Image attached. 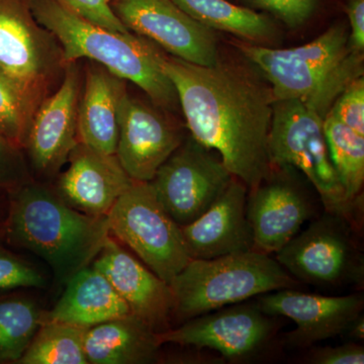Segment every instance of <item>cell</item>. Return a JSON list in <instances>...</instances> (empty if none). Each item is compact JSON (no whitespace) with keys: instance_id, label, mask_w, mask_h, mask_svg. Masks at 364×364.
<instances>
[{"instance_id":"6da1fadb","label":"cell","mask_w":364,"mask_h":364,"mask_svg":"<svg viewBox=\"0 0 364 364\" xmlns=\"http://www.w3.org/2000/svg\"><path fill=\"white\" fill-rule=\"evenodd\" d=\"M161 67L176 87L191 136L219 153L248 188L267 178L272 168L268 135L275 100L260 71L247 59L219 56L214 65L202 66L166 52Z\"/></svg>"},{"instance_id":"7a4b0ae2","label":"cell","mask_w":364,"mask_h":364,"mask_svg":"<svg viewBox=\"0 0 364 364\" xmlns=\"http://www.w3.org/2000/svg\"><path fill=\"white\" fill-rule=\"evenodd\" d=\"M109 235L107 215L75 210L44 184L31 181L14 191L7 241L45 260L60 284L90 267Z\"/></svg>"},{"instance_id":"3957f363","label":"cell","mask_w":364,"mask_h":364,"mask_svg":"<svg viewBox=\"0 0 364 364\" xmlns=\"http://www.w3.org/2000/svg\"><path fill=\"white\" fill-rule=\"evenodd\" d=\"M30 6L38 23L58 41L66 65L81 59L95 62L138 85L163 111H179L176 87L161 67L165 52L156 44L136 33L95 25L58 0H30Z\"/></svg>"},{"instance_id":"277c9868","label":"cell","mask_w":364,"mask_h":364,"mask_svg":"<svg viewBox=\"0 0 364 364\" xmlns=\"http://www.w3.org/2000/svg\"><path fill=\"white\" fill-rule=\"evenodd\" d=\"M233 45L272 86L274 100H299L325 119L349 83L363 76V52L349 45L348 28L337 23L317 39L289 49Z\"/></svg>"},{"instance_id":"5b68a950","label":"cell","mask_w":364,"mask_h":364,"mask_svg":"<svg viewBox=\"0 0 364 364\" xmlns=\"http://www.w3.org/2000/svg\"><path fill=\"white\" fill-rule=\"evenodd\" d=\"M299 286V282L275 258L257 250L191 259L169 282L173 317L182 322L261 294Z\"/></svg>"},{"instance_id":"8992f818","label":"cell","mask_w":364,"mask_h":364,"mask_svg":"<svg viewBox=\"0 0 364 364\" xmlns=\"http://www.w3.org/2000/svg\"><path fill=\"white\" fill-rule=\"evenodd\" d=\"M272 167H291L305 176L326 212L353 219L349 202L333 166L324 133V119L299 100H275L268 135Z\"/></svg>"},{"instance_id":"52a82bcc","label":"cell","mask_w":364,"mask_h":364,"mask_svg":"<svg viewBox=\"0 0 364 364\" xmlns=\"http://www.w3.org/2000/svg\"><path fill=\"white\" fill-rule=\"evenodd\" d=\"M65 69L61 46L36 20L30 0H0V72L33 117L61 85Z\"/></svg>"},{"instance_id":"ba28073f","label":"cell","mask_w":364,"mask_h":364,"mask_svg":"<svg viewBox=\"0 0 364 364\" xmlns=\"http://www.w3.org/2000/svg\"><path fill=\"white\" fill-rule=\"evenodd\" d=\"M107 220L111 234L168 284L191 260L181 227L162 207L150 182H134Z\"/></svg>"},{"instance_id":"9c48e42d","label":"cell","mask_w":364,"mask_h":364,"mask_svg":"<svg viewBox=\"0 0 364 364\" xmlns=\"http://www.w3.org/2000/svg\"><path fill=\"white\" fill-rule=\"evenodd\" d=\"M233 177L219 153L191 136L163 163L150 183L164 210L183 227L207 212Z\"/></svg>"},{"instance_id":"30bf717a","label":"cell","mask_w":364,"mask_h":364,"mask_svg":"<svg viewBox=\"0 0 364 364\" xmlns=\"http://www.w3.org/2000/svg\"><path fill=\"white\" fill-rule=\"evenodd\" d=\"M343 217L326 212L287 242L275 259L294 279L337 287L363 279V261Z\"/></svg>"},{"instance_id":"8fae6325","label":"cell","mask_w":364,"mask_h":364,"mask_svg":"<svg viewBox=\"0 0 364 364\" xmlns=\"http://www.w3.org/2000/svg\"><path fill=\"white\" fill-rule=\"evenodd\" d=\"M117 18L171 56L202 66L219 58L215 31L193 20L173 0H111Z\"/></svg>"},{"instance_id":"7c38bea8","label":"cell","mask_w":364,"mask_h":364,"mask_svg":"<svg viewBox=\"0 0 364 364\" xmlns=\"http://www.w3.org/2000/svg\"><path fill=\"white\" fill-rule=\"evenodd\" d=\"M274 316L260 310L257 301L224 306L189 318L176 329L158 333L161 344L208 348L231 359L249 358L272 340L277 330Z\"/></svg>"},{"instance_id":"4fadbf2b","label":"cell","mask_w":364,"mask_h":364,"mask_svg":"<svg viewBox=\"0 0 364 364\" xmlns=\"http://www.w3.org/2000/svg\"><path fill=\"white\" fill-rule=\"evenodd\" d=\"M254 250L270 254L301 231L317 213L310 193L289 176V167H272L267 178L251 188L246 205Z\"/></svg>"},{"instance_id":"5bb4252c","label":"cell","mask_w":364,"mask_h":364,"mask_svg":"<svg viewBox=\"0 0 364 364\" xmlns=\"http://www.w3.org/2000/svg\"><path fill=\"white\" fill-rule=\"evenodd\" d=\"M166 112L128 92L122 100L116 155L133 181H152L184 141L181 127Z\"/></svg>"},{"instance_id":"9a60e30c","label":"cell","mask_w":364,"mask_h":364,"mask_svg":"<svg viewBox=\"0 0 364 364\" xmlns=\"http://www.w3.org/2000/svg\"><path fill=\"white\" fill-rule=\"evenodd\" d=\"M82 85L78 61L67 64L61 85L33 117L25 150L33 168L41 176H56L80 143L78 109Z\"/></svg>"},{"instance_id":"2e32d148","label":"cell","mask_w":364,"mask_h":364,"mask_svg":"<svg viewBox=\"0 0 364 364\" xmlns=\"http://www.w3.org/2000/svg\"><path fill=\"white\" fill-rule=\"evenodd\" d=\"M260 310L274 317H287L296 328L287 334V345L306 348L318 342L346 333L363 314V294L328 296L306 294L294 289H280L257 296Z\"/></svg>"},{"instance_id":"e0dca14e","label":"cell","mask_w":364,"mask_h":364,"mask_svg":"<svg viewBox=\"0 0 364 364\" xmlns=\"http://www.w3.org/2000/svg\"><path fill=\"white\" fill-rule=\"evenodd\" d=\"M91 267L107 277L131 313L155 332L169 329L173 317V294L169 284L136 260L112 238Z\"/></svg>"},{"instance_id":"ac0fdd59","label":"cell","mask_w":364,"mask_h":364,"mask_svg":"<svg viewBox=\"0 0 364 364\" xmlns=\"http://www.w3.org/2000/svg\"><path fill=\"white\" fill-rule=\"evenodd\" d=\"M247 198V186L233 177L207 212L181 227L191 259H213L254 250L252 229L246 213Z\"/></svg>"},{"instance_id":"d6986e66","label":"cell","mask_w":364,"mask_h":364,"mask_svg":"<svg viewBox=\"0 0 364 364\" xmlns=\"http://www.w3.org/2000/svg\"><path fill=\"white\" fill-rule=\"evenodd\" d=\"M68 162V169L60 176L57 193L85 214L109 215L135 182L117 155L98 152L82 143L72 150Z\"/></svg>"},{"instance_id":"ffe728a7","label":"cell","mask_w":364,"mask_h":364,"mask_svg":"<svg viewBox=\"0 0 364 364\" xmlns=\"http://www.w3.org/2000/svg\"><path fill=\"white\" fill-rule=\"evenodd\" d=\"M127 92L126 80L95 62L86 63L78 109L79 142L116 155L119 105Z\"/></svg>"},{"instance_id":"44dd1931","label":"cell","mask_w":364,"mask_h":364,"mask_svg":"<svg viewBox=\"0 0 364 364\" xmlns=\"http://www.w3.org/2000/svg\"><path fill=\"white\" fill-rule=\"evenodd\" d=\"M126 301L95 267L83 268L66 282V289L51 311H43L42 323H66L88 329L130 315Z\"/></svg>"},{"instance_id":"7402d4cb","label":"cell","mask_w":364,"mask_h":364,"mask_svg":"<svg viewBox=\"0 0 364 364\" xmlns=\"http://www.w3.org/2000/svg\"><path fill=\"white\" fill-rule=\"evenodd\" d=\"M158 333L133 314L85 329V352L91 364H144L156 359Z\"/></svg>"},{"instance_id":"603a6c76","label":"cell","mask_w":364,"mask_h":364,"mask_svg":"<svg viewBox=\"0 0 364 364\" xmlns=\"http://www.w3.org/2000/svg\"><path fill=\"white\" fill-rule=\"evenodd\" d=\"M184 13L213 31L231 33L250 44L272 47L277 26L267 14L229 0H173Z\"/></svg>"},{"instance_id":"cb8c5ba5","label":"cell","mask_w":364,"mask_h":364,"mask_svg":"<svg viewBox=\"0 0 364 364\" xmlns=\"http://www.w3.org/2000/svg\"><path fill=\"white\" fill-rule=\"evenodd\" d=\"M324 133L345 196L356 205L364 183V136L358 135L331 114L325 117Z\"/></svg>"},{"instance_id":"d4e9b609","label":"cell","mask_w":364,"mask_h":364,"mask_svg":"<svg viewBox=\"0 0 364 364\" xmlns=\"http://www.w3.org/2000/svg\"><path fill=\"white\" fill-rule=\"evenodd\" d=\"M85 329L66 323L43 322L36 332L20 364H87Z\"/></svg>"},{"instance_id":"484cf974","label":"cell","mask_w":364,"mask_h":364,"mask_svg":"<svg viewBox=\"0 0 364 364\" xmlns=\"http://www.w3.org/2000/svg\"><path fill=\"white\" fill-rule=\"evenodd\" d=\"M42 315L31 299L0 301V363L20 360L42 324Z\"/></svg>"},{"instance_id":"4316f807","label":"cell","mask_w":364,"mask_h":364,"mask_svg":"<svg viewBox=\"0 0 364 364\" xmlns=\"http://www.w3.org/2000/svg\"><path fill=\"white\" fill-rule=\"evenodd\" d=\"M33 119L20 92L0 72V135L23 150Z\"/></svg>"},{"instance_id":"83f0119b","label":"cell","mask_w":364,"mask_h":364,"mask_svg":"<svg viewBox=\"0 0 364 364\" xmlns=\"http://www.w3.org/2000/svg\"><path fill=\"white\" fill-rule=\"evenodd\" d=\"M44 275L30 263L0 248V291L35 287L44 289Z\"/></svg>"},{"instance_id":"f1b7e54d","label":"cell","mask_w":364,"mask_h":364,"mask_svg":"<svg viewBox=\"0 0 364 364\" xmlns=\"http://www.w3.org/2000/svg\"><path fill=\"white\" fill-rule=\"evenodd\" d=\"M328 114H331L358 135L364 136L363 76L356 78L344 88Z\"/></svg>"},{"instance_id":"f546056e","label":"cell","mask_w":364,"mask_h":364,"mask_svg":"<svg viewBox=\"0 0 364 364\" xmlns=\"http://www.w3.org/2000/svg\"><path fill=\"white\" fill-rule=\"evenodd\" d=\"M253 9L273 14L289 28H296L310 20L318 0H244Z\"/></svg>"},{"instance_id":"4dcf8cb0","label":"cell","mask_w":364,"mask_h":364,"mask_svg":"<svg viewBox=\"0 0 364 364\" xmlns=\"http://www.w3.org/2000/svg\"><path fill=\"white\" fill-rule=\"evenodd\" d=\"M30 181L21 149L0 135V189L14 191Z\"/></svg>"},{"instance_id":"1f68e13d","label":"cell","mask_w":364,"mask_h":364,"mask_svg":"<svg viewBox=\"0 0 364 364\" xmlns=\"http://www.w3.org/2000/svg\"><path fill=\"white\" fill-rule=\"evenodd\" d=\"M85 20L107 30L123 33H131L117 18L111 6V0H58Z\"/></svg>"},{"instance_id":"d6a6232c","label":"cell","mask_w":364,"mask_h":364,"mask_svg":"<svg viewBox=\"0 0 364 364\" xmlns=\"http://www.w3.org/2000/svg\"><path fill=\"white\" fill-rule=\"evenodd\" d=\"M309 360L315 364H363L364 348L355 343L318 347L312 351Z\"/></svg>"},{"instance_id":"836d02e7","label":"cell","mask_w":364,"mask_h":364,"mask_svg":"<svg viewBox=\"0 0 364 364\" xmlns=\"http://www.w3.org/2000/svg\"><path fill=\"white\" fill-rule=\"evenodd\" d=\"M348 16L349 45L355 51L364 50V0H349L347 4Z\"/></svg>"},{"instance_id":"e575fe53","label":"cell","mask_w":364,"mask_h":364,"mask_svg":"<svg viewBox=\"0 0 364 364\" xmlns=\"http://www.w3.org/2000/svg\"><path fill=\"white\" fill-rule=\"evenodd\" d=\"M346 333L352 339H364V318L363 314H361L360 316H358V317L352 322L350 327L348 328Z\"/></svg>"}]
</instances>
